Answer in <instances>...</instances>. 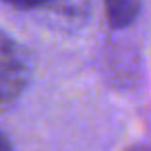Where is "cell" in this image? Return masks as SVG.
Listing matches in <instances>:
<instances>
[{
  "mask_svg": "<svg viewBox=\"0 0 151 151\" xmlns=\"http://www.w3.org/2000/svg\"><path fill=\"white\" fill-rule=\"evenodd\" d=\"M124 151H151V147L149 145H133V147H129V149H124Z\"/></svg>",
  "mask_w": 151,
  "mask_h": 151,
  "instance_id": "277c9868",
  "label": "cell"
},
{
  "mask_svg": "<svg viewBox=\"0 0 151 151\" xmlns=\"http://www.w3.org/2000/svg\"><path fill=\"white\" fill-rule=\"evenodd\" d=\"M29 80V60L22 49L11 40L9 36H2L0 45V98L2 107H9L27 87Z\"/></svg>",
  "mask_w": 151,
  "mask_h": 151,
  "instance_id": "6da1fadb",
  "label": "cell"
},
{
  "mask_svg": "<svg viewBox=\"0 0 151 151\" xmlns=\"http://www.w3.org/2000/svg\"><path fill=\"white\" fill-rule=\"evenodd\" d=\"M9 5H16V7H36V5H42L45 0H5Z\"/></svg>",
  "mask_w": 151,
  "mask_h": 151,
  "instance_id": "3957f363",
  "label": "cell"
},
{
  "mask_svg": "<svg viewBox=\"0 0 151 151\" xmlns=\"http://www.w3.org/2000/svg\"><path fill=\"white\" fill-rule=\"evenodd\" d=\"M2 151H9V140H7V136H2Z\"/></svg>",
  "mask_w": 151,
  "mask_h": 151,
  "instance_id": "5b68a950",
  "label": "cell"
},
{
  "mask_svg": "<svg viewBox=\"0 0 151 151\" xmlns=\"http://www.w3.org/2000/svg\"><path fill=\"white\" fill-rule=\"evenodd\" d=\"M107 20L113 29H124L138 18L140 0H104Z\"/></svg>",
  "mask_w": 151,
  "mask_h": 151,
  "instance_id": "7a4b0ae2",
  "label": "cell"
}]
</instances>
